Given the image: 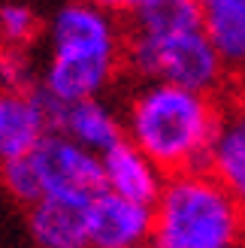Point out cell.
<instances>
[{"mask_svg": "<svg viewBox=\"0 0 245 248\" xmlns=\"http://www.w3.org/2000/svg\"><path fill=\"white\" fill-rule=\"evenodd\" d=\"M40 88L58 103L103 97L124 70L127 28L91 0H67L46 24Z\"/></svg>", "mask_w": 245, "mask_h": 248, "instance_id": "1", "label": "cell"}, {"mask_svg": "<svg viewBox=\"0 0 245 248\" xmlns=\"http://www.w3.org/2000/svg\"><path fill=\"white\" fill-rule=\"evenodd\" d=\"M203 31L230 76L245 79V0H200Z\"/></svg>", "mask_w": 245, "mask_h": 248, "instance_id": "12", "label": "cell"}, {"mask_svg": "<svg viewBox=\"0 0 245 248\" xmlns=\"http://www.w3.org/2000/svg\"><path fill=\"white\" fill-rule=\"evenodd\" d=\"M46 31V24L31 3L24 0H6L0 3V33H3V46L12 48H31L40 33Z\"/></svg>", "mask_w": 245, "mask_h": 248, "instance_id": "13", "label": "cell"}, {"mask_svg": "<svg viewBox=\"0 0 245 248\" xmlns=\"http://www.w3.org/2000/svg\"><path fill=\"white\" fill-rule=\"evenodd\" d=\"M103 179H106V191L154 206L167 185V172L142 148H137L130 140H121L115 148H109L103 155Z\"/></svg>", "mask_w": 245, "mask_h": 248, "instance_id": "9", "label": "cell"}, {"mask_svg": "<svg viewBox=\"0 0 245 248\" xmlns=\"http://www.w3.org/2000/svg\"><path fill=\"white\" fill-rule=\"evenodd\" d=\"M218 97L169 82H139L124 103V133L167 176L209 170V155L221 127Z\"/></svg>", "mask_w": 245, "mask_h": 248, "instance_id": "2", "label": "cell"}, {"mask_svg": "<svg viewBox=\"0 0 245 248\" xmlns=\"http://www.w3.org/2000/svg\"><path fill=\"white\" fill-rule=\"evenodd\" d=\"M124 70L139 82H169L218 97L230 73L203 24L173 31H127Z\"/></svg>", "mask_w": 245, "mask_h": 248, "instance_id": "4", "label": "cell"}, {"mask_svg": "<svg viewBox=\"0 0 245 248\" xmlns=\"http://www.w3.org/2000/svg\"><path fill=\"white\" fill-rule=\"evenodd\" d=\"M88 227L91 248H145L152 245L154 206L100 191L88 203Z\"/></svg>", "mask_w": 245, "mask_h": 248, "instance_id": "7", "label": "cell"}, {"mask_svg": "<svg viewBox=\"0 0 245 248\" xmlns=\"http://www.w3.org/2000/svg\"><path fill=\"white\" fill-rule=\"evenodd\" d=\"M209 170L245 206V97H236L224 106L221 127L209 155Z\"/></svg>", "mask_w": 245, "mask_h": 248, "instance_id": "11", "label": "cell"}, {"mask_svg": "<svg viewBox=\"0 0 245 248\" xmlns=\"http://www.w3.org/2000/svg\"><path fill=\"white\" fill-rule=\"evenodd\" d=\"M52 133L46 97L33 91H0V164L33 155Z\"/></svg>", "mask_w": 245, "mask_h": 248, "instance_id": "8", "label": "cell"}, {"mask_svg": "<svg viewBox=\"0 0 245 248\" xmlns=\"http://www.w3.org/2000/svg\"><path fill=\"white\" fill-rule=\"evenodd\" d=\"M36 82V64L31 48H0V91H31Z\"/></svg>", "mask_w": 245, "mask_h": 248, "instance_id": "15", "label": "cell"}, {"mask_svg": "<svg viewBox=\"0 0 245 248\" xmlns=\"http://www.w3.org/2000/svg\"><path fill=\"white\" fill-rule=\"evenodd\" d=\"M43 97H46L52 133L70 136L73 142L91 148L94 155L103 157L109 148H115L121 140H127L124 112H118L103 97H91V100H79V103H58L55 97H48L46 91H43Z\"/></svg>", "mask_w": 245, "mask_h": 248, "instance_id": "6", "label": "cell"}, {"mask_svg": "<svg viewBox=\"0 0 245 248\" xmlns=\"http://www.w3.org/2000/svg\"><path fill=\"white\" fill-rule=\"evenodd\" d=\"M0 179H3V188L12 194V200L21 206H33L43 200V188H40V176H36V167L31 155L18 157V160H6L0 164Z\"/></svg>", "mask_w": 245, "mask_h": 248, "instance_id": "14", "label": "cell"}, {"mask_svg": "<svg viewBox=\"0 0 245 248\" xmlns=\"http://www.w3.org/2000/svg\"><path fill=\"white\" fill-rule=\"evenodd\" d=\"M152 248H245V206L212 170L167 176Z\"/></svg>", "mask_w": 245, "mask_h": 248, "instance_id": "3", "label": "cell"}, {"mask_svg": "<svg viewBox=\"0 0 245 248\" xmlns=\"http://www.w3.org/2000/svg\"><path fill=\"white\" fill-rule=\"evenodd\" d=\"M145 248H152V245H145Z\"/></svg>", "mask_w": 245, "mask_h": 248, "instance_id": "18", "label": "cell"}, {"mask_svg": "<svg viewBox=\"0 0 245 248\" xmlns=\"http://www.w3.org/2000/svg\"><path fill=\"white\" fill-rule=\"evenodd\" d=\"M94 6H100V9H106V12H112V16H133L145 0H91Z\"/></svg>", "mask_w": 245, "mask_h": 248, "instance_id": "16", "label": "cell"}, {"mask_svg": "<svg viewBox=\"0 0 245 248\" xmlns=\"http://www.w3.org/2000/svg\"><path fill=\"white\" fill-rule=\"evenodd\" d=\"M28 230L36 248H91L88 203L43 197L28 206Z\"/></svg>", "mask_w": 245, "mask_h": 248, "instance_id": "10", "label": "cell"}, {"mask_svg": "<svg viewBox=\"0 0 245 248\" xmlns=\"http://www.w3.org/2000/svg\"><path fill=\"white\" fill-rule=\"evenodd\" d=\"M0 48H3V33H0Z\"/></svg>", "mask_w": 245, "mask_h": 248, "instance_id": "17", "label": "cell"}, {"mask_svg": "<svg viewBox=\"0 0 245 248\" xmlns=\"http://www.w3.org/2000/svg\"><path fill=\"white\" fill-rule=\"evenodd\" d=\"M31 160L36 167V176H40L43 197L91 203L100 191H106L103 157L94 155L91 148L73 142L64 133H48L33 148Z\"/></svg>", "mask_w": 245, "mask_h": 248, "instance_id": "5", "label": "cell"}]
</instances>
